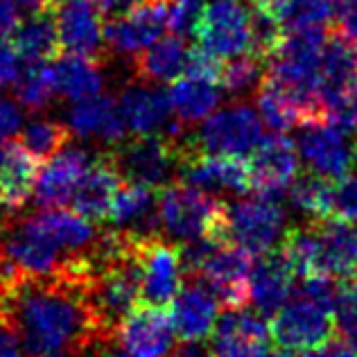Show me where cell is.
Returning a JSON list of instances; mask_svg holds the SVG:
<instances>
[{"label": "cell", "mask_w": 357, "mask_h": 357, "mask_svg": "<svg viewBox=\"0 0 357 357\" xmlns=\"http://www.w3.org/2000/svg\"><path fill=\"white\" fill-rule=\"evenodd\" d=\"M23 357H77L105 337L86 294V265L48 278H21L5 303Z\"/></svg>", "instance_id": "cell-1"}, {"label": "cell", "mask_w": 357, "mask_h": 357, "mask_svg": "<svg viewBox=\"0 0 357 357\" xmlns=\"http://www.w3.org/2000/svg\"><path fill=\"white\" fill-rule=\"evenodd\" d=\"M337 285L328 276L303 278L301 289L271 317L269 333L285 351H312L335 331Z\"/></svg>", "instance_id": "cell-2"}, {"label": "cell", "mask_w": 357, "mask_h": 357, "mask_svg": "<svg viewBox=\"0 0 357 357\" xmlns=\"http://www.w3.org/2000/svg\"><path fill=\"white\" fill-rule=\"evenodd\" d=\"M86 294L91 310L102 335H114L116 326L140 301V269L136 249L105 262L86 260Z\"/></svg>", "instance_id": "cell-3"}, {"label": "cell", "mask_w": 357, "mask_h": 357, "mask_svg": "<svg viewBox=\"0 0 357 357\" xmlns=\"http://www.w3.org/2000/svg\"><path fill=\"white\" fill-rule=\"evenodd\" d=\"M188 152H190L188 136H134L125 143L122 140L116 143L107 158L116 167V172L129 183L158 190L178 178V170H181Z\"/></svg>", "instance_id": "cell-4"}, {"label": "cell", "mask_w": 357, "mask_h": 357, "mask_svg": "<svg viewBox=\"0 0 357 357\" xmlns=\"http://www.w3.org/2000/svg\"><path fill=\"white\" fill-rule=\"evenodd\" d=\"M224 202L185 181H172L158 195V222L161 231L174 242H192L199 238L222 240Z\"/></svg>", "instance_id": "cell-5"}, {"label": "cell", "mask_w": 357, "mask_h": 357, "mask_svg": "<svg viewBox=\"0 0 357 357\" xmlns=\"http://www.w3.org/2000/svg\"><path fill=\"white\" fill-rule=\"evenodd\" d=\"M222 240L238 244L251 256L280 247L287 233V215L276 197L258 195L253 199L227 204L222 213Z\"/></svg>", "instance_id": "cell-6"}, {"label": "cell", "mask_w": 357, "mask_h": 357, "mask_svg": "<svg viewBox=\"0 0 357 357\" xmlns=\"http://www.w3.org/2000/svg\"><path fill=\"white\" fill-rule=\"evenodd\" d=\"M262 138V120L258 111L244 100L233 102L204 120L195 136H188V147L197 154L249 156Z\"/></svg>", "instance_id": "cell-7"}, {"label": "cell", "mask_w": 357, "mask_h": 357, "mask_svg": "<svg viewBox=\"0 0 357 357\" xmlns=\"http://www.w3.org/2000/svg\"><path fill=\"white\" fill-rule=\"evenodd\" d=\"M197 45L227 59L249 50L251 12L238 0H213L204 5L195 27Z\"/></svg>", "instance_id": "cell-8"}, {"label": "cell", "mask_w": 357, "mask_h": 357, "mask_svg": "<svg viewBox=\"0 0 357 357\" xmlns=\"http://www.w3.org/2000/svg\"><path fill=\"white\" fill-rule=\"evenodd\" d=\"M253 256L227 240H215L204 256L195 278L227 303V307H244L249 303V274Z\"/></svg>", "instance_id": "cell-9"}, {"label": "cell", "mask_w": 357, "mask_h": 357, "mask_svg": "<svg viewBox=\"0 0 357 357\" xmlns=\"http://www.w3.org/2000/svg\"><path fill=\"white\" fill-rule=\"evenodd\" d=\"M170 0H136L102 27L105 45L116 54L136 57L165 30Z\"/></svg>", "instance_id": "cell-10"}, {"label": "cell", "mask_w": 357, "mask_h": 357, "mask_svg": "<svg viewBox=\"0 0 357 357\" xmlns=\"http://www.w3.org/2000/svg\"><path fill=\"white\" fill-rule=\"evenodd\" d=\"M118 109L127 131H131L134 136H185V127L178 125L172 116L167 93L154 89V84L140 79L127 84L120 93Z\"/></svg>", "instance_id": "cell-11"}, {"label": "cell", "mask_w": 357, "mask_h": 357, "mask_svg": "<svg viewBox=\"0 0 357 357\" xmlns=\"http://www.w3.org/2000/svg\"><path fill=\"white\" fill-rule=\"evenodd\" d=\"M140 269V298L147 305L165 307L172 303L183 285V262L178 247L165 242L161 236L149 238L136 247Z\"/></svg>", "instance_id": "cell-12"}, {"label": "cell", "mask_w": 357, "mask_h": 357, "mask_svg": "<svg viewBox=\"0 0 357 357\" xmlns=\"http://www.w3.org/2000/svg\"><path fill=\"white\" fill-rule=\"evenodd\" d=\"M269 326L258 312L227 307L211 331V357H265L269 353Z\"/></svg>", "instance_id": "cell-13"}, {"label": "cell", "mask_w": 357, "mask_h": 357, "mask_svg": "<svg viewBox=\"0 0 357 357\" xmlns=\"http://www.w3.org/2000/svg\"><path fill=\"white\" fill-rule=\"evenodd\" d=\"M298 161H303L310 174L326 181H337L351 172L353 154L346 145L344 134L326 120H310L301 125L296 138Z\"/></svg>", "instance_id": "cell-14"}, {"label": "cell", "mask_w": 357, "mask_h": 357, "mask_svg": "<svg viewBox=\"0 0 357 357\" xmlns=\"http://www.w3.org/2000/svg\"><path fill=\"white\" fill-rule=\"evenodd\" d=\"M170 312L158 305H136L114 331V340L131 357H167L174 346Z\"/></svg>", "instance_id": "cell-15"}, {"label": "cell", "mask_w": 357, "mask_h": 357, "mask_svg": "<svg viewBox=\"0 0 357 357\" xmlns=\"http://www.w3.org/2000/svg\"><path fill=\"white\" fill-rule=\"evenodd\" d=\"M251 188L260 195L278 197L298 176V152L296 145L285 134H271L260 138V143L251 152L249 161Z\"/></svg>", "instance_id": "cell-16"}, {"label": "cell", "mask_w": 357, "mask_h": 357, "mask_svg": "<svg viewBox=\"0 0 357 357\" xmlns=\"http://www.w3.org/2000/svg\"><path fill=\"white\" fill-rule=\"evenodd\" d=\"M357 82V43L351 41L337 27L328 30L321 68H319V105L321 116L337 102L349 100L353 84Z\"/></svg>", "instance_id": "cell-17"}, {"label": "cell", "mask_w": 357, "mask_h": 357, "mask_svg": "<svg viewBox=\"0 0 357 357\" xmlns=\"http://www.w3.org/2000/svg\"><path fill=\"white\" fill-rule=\"evenodd\" d=\"M59 48L68 54L100 59L105 52V34H102V14L89 0H59L54 7Z\"/></svg>", "instance_id": "cell-18"}, {"label": "cell", "mask_w": 357, "mask_h": 357, "mask_svg": "<svg viewBox=\"0 0 357 357\" xmlns=\"http://www.w3.org/2000/svg\"><path fill=\"white\" fill-rule=\"evenodd\" d=\"M96 161L86 149L63 145L59 152H54L41 172H36L32 197L41 208H57V206L70 204L75 188L86 174L91 163Z\"/></svg>", "instance_id": "cell-19"}, {"label": "cell", "mask_w": 357, "mask_h": 357, "mask_svg": "<svg viewBox=\"0 0 357 357\" xmlns=\"http://www.w3.org/2000/svg\"><path fill=\"white\" fill-rule=\"evenodd\" d=\"M107 220L114 229L134 242H145L149 238L161 236L158 222V195L154 188L129 183L116 192Z\"/></svg>", "instance_id": "cell-20"}, {"label": "cell", "mask_w": 357, "mask_h": 357, "mask_svg": "<svg viewBox=\"0 0 357 357\" xmlns=\"http://www.w3.org/2000/svg\"><path fill=\"white\" fill-rule=\"evenodd\" d=\"M178 178L211 195H242L251 190L249 165L236 156L188 152L181 163V170H178Z\"/></svg>", "instance_id": "cell-21"}, {"label": "cell", "mask_w": 357, "mask_h": 357, "mask_svg": "<svg viewBox=\"0 0 357 357\" xmlns=\"http://www.w3.org/2000/svg\"><path fill=\"white\" fill-rule=\"evenodd\" d=\"M296 271L285 251L276 247L265 253L249 274V301L262 317H274L294 292Z\"/></svg>", "instance_id": "cell-22"}, {"label": "cell", "mask_w": 357, "mask_h": 357, "mask_svg": "<svg viewBox=\"0 0 357 357\" xmlns=\"http://www.w3.org/2000/svg\"><path fill=\"white\" fill-rule=\"evenodd\" d=\"M68 131L79 138L100 140L111 145L120 143L127 134L125 120L120 116L118 102L107 96H91L84 100H75L68 111Z\"/></svg>", "instance_id": "cell-23"}, {"label": "cell", "mask_w": 357, "mask_h": 357, "mask_svg": "<svg viewBox=\"0 0 357 357\" xmlns=\"http://www.w3.org/2000/svg\"><path fill=\"white\" fill-rule=\"evenodd\" d=\"M220 317L218 296L204 283H190L172 298V328L183 342H202L211 335Z\"/></svg>", "instance_id": "cell-24"}, {"label": "cell", "mask_w": 357, "mask_h": 357, "mask_svg": "<svg viewBox=\"0 0 357 357\" xmlns=\"http://www.w3.org/2000/svg\"><path fill=\"white\" fill-rule=\"evenodd\" d=\"M120 181L122 176L116 172L107 156L96 158L70 197L73 208L91 222L107 220L114 197L120 190Z\"/></svg>", "instance_id": "cell-25"}, {"label": "cell", "mask_w": 357, "mask_h": 357, "mask_svg": "<svg viewBox=\"0 0 357 357\" xmlns=\"http://www.w3.org/2000/svg\"><path fill=\"white\" fill-rule=\"evenodd\" d=\"M167 100H170L172 116L178 125L192 127L204 122L218 109L222 100V91L218 82L197 77V75H188V77H176L172 82Z\"/></svg>", "instance_id": "cell-26"}, {"label": "cell", "mask_w": 357, "mask_h": 357, "mask_svg": "<svg viewBox=\"0 0 357 357\" xmlns=\"http://www.w3.org/2000/svg\"><path fill=\"white\" fill-rule=\"evenodd\" d=\"M188 45L185 39L167 36V39L154 41L143 52L134 57V75L136 79L147 84H165L174 82L185 73L188 63Z\"/></svg>", "instance_id": "cell-27"}, {"label": "cell", "mask_w": 357, "mask_h": 357, "mask_svg": "<svg viewBox=\"0 0 357 357\" xmlns=\"http://www.w3.org/2000/svg\"><path fill=\"white\" fill-rule=\"evenodd\" d=\"M36 172V161L23 147L9 145L5 158L0 161V202L9 215L21 211L32 199Z\"/></svg>", "instance_id": "cell-28"}, {"label": "cell", "mask_w": 357, "mask_h": 357, "mask_svg": "<svg viewBox=\"0 0 357 357\" xmlns=\"http://www.w3.org/2000/svg\"><path fill=\"white\" fill-rule=\"evenodd\" d=\"M12 48L21 57V61H52L59 57V36L57 23H54V9L52 12H41L27 16V21H18L12 32Z\"/></svg>", "instance_id": "cell-29"}, {"label": "cell", "mask_w": 357, "mask_h": 357, "mask_svg": "<svg viewBox=\"0 0 357 357\" xmlns=\"http://www.w3.org/2000/svg\"><path fill=\"white\" fill-rule=\"evenodd\" d=\"M52 70L57 93L73 102L98 96L105 86L100 59L82 57V54H63V57H54Z\"/></svg>", "instance_id": "cell-30"}, {"label": "cell", "mask_w": 357, "mask_h": 357, "mask_svg": "<svg viewBox=\"0 0 357 357\" xmlns=\"http://www.w3.org/2000/svg\"><path fill=\"white\" fill-rule=\"evenodd\" d=\"M256 100H258V116L262 120V125L274 129L276 134H285V131L296 129L312 120L298 100H294L283 89H278L276 84L267 82L265 75H262V82L256 91Z\"/></svg>", "instance_id": "cell-31"}, {"label": "cell", "mask_w": 357, "mask_h": 357, "mask_svg": "<svg viewBox=\"0 0 357 357\" xmlns=\"http://www.w3.org/2000/svg\"><path fill=\"white\" fill-rule=\"evenodd\" d=\"M16 102L30 111H41L57 96L52 61H32L21 68L14 82Z\"/></svg>", "instance_id": "cell-32"}, {"label": "cell", "mask_w": 357, "mask_h": 357, "mask_svg": "<svg viewBox=\"0 0 357 357\" xmlns=\"http://www.w3.org/2000/svg\"><path fill=\"white\" fill-rule=\"evenodd\" d=\"M331 188L333 181H326L314 174H303L296 176L285 192L289 197V204L301 215H305L307 220H321L331 218Z\"/></svg>", "instance_id": "cell-33"}, {"label": "cell", "mask_w": 357, "mask_h": 357, "mask_svg": "<svg viewBox=\"0 0 357 357\" xmlns=\"http://www.w3.org/2000/svg\"><path fill=\"white\" fill-rule=\"evenodd\" d=\"M335 16L333 0H287L278 14V23L283 32L328 30V25L335 23Z\"/></svg>", "instance_id": "cell-34"}, {"label": "cell", "mask_w": 357, "mask_h": 357, "mask_svg": "<svg viewBox=\"0 0 357 357\" xmlns=\"http://www.w3.org/2000/svg\"><path fill=\"white\" fill-rule=\"evenodd\" d=\"M21 145L27 154H30L34 161H43V158H50L54 152L66 145L68 140V127L61 125V122L52 120V118H36L25 122L21 127Z\"/></svg>", "instance_id": "cell-35"}, {"label": "cell", "mask_w": 357, "mask_h": 357, "mask_svg": "<svg viewBox=\"0 0 357 357\" xmlns=\"http://www.w3.org/2000/svg\"><path fill=\"white\" fill-rule=\"evenodd\" d=\"M262 75H265V61H260L253 54H238L231 61L222 63L220 86L231 98L244 100L258 91Z\"/></svg>", "instance_id": "cell-36"}, {"label": "cell", "mask_w": 357, "mask_h": 357, "mask_svg": "<svg viewBox=\"0 0 357 357\" xmlns=\"http://www.w3.org/2000/svg\"><path fill=\"white\" fill-rule=\"evenodd\" d=\"M333 319L342 340L357 351V274L337 287Z\"/></svg>", "instance_id": "cell-37"}, {"label": "cell", "mask_w": 357, "mask_h": 357, "mask_svg": "<svg viewBox=\"0 0 357 357\" xmlns=\"http://www.w3.org/2000/svg\"><path fill=\"white\" fill-rule=\"evenodd\" d=\"M283 27H280L276 16L262 14L253 9L251 14V39H249V54L258 57L260 61H265L278 50L280 41H283Z\"/></svg>", "instance_id": "cell-38"}, {"label": "cell", "mask_w": 357, "mask_h": 357, "mask_svg": "<svg viewBox=\"0 0 357 357\" xmlns=\"http://www.w3.org/2000/svg\"><path fill=\"white\" fill-rule=\"evenodd\" d=\"M202 9H204V0H170L165 27L172 32V36L188 39V36L195 34Z\"/></svg>", "instance_id": "cell-39"}, {"label": "cell", "mask_w": 357, "mask_h": 357, "mask_svg": "<svg viewBox=\"0 0 357 357\" xmlns=\"http://www.w3.org/2000/svg\"><path fill=\"white\" fill-rule=\"evenodd\" d=\"M331 218L357 222V176L346 174L333 181L331 188Z\"/></svg>", "instance_id": "cell-40"}, {"label": "cell", "mask_w": 357, "mask_h": 357, "mask_svg": "<svg viewBox=\"0 0 357 357\" xmlns=\"http://www.w3.org/2000/svg\"><path fill=\"white\" fill-rule=\"evenodd\" d=\"M23 127V109L16 100L0 98V138L12 140Z\"/></svg>", "instance_id": "cell-41"}, {"label": "cell", "mask_w": 357, "mask_h": 357, "mask_svg": "<svg viewBox=\"0 0 357 357\" xmlns=\"http://www.w3.org/2000/svg\"><path fill=\"white\" fill-rule=\"evenodd\" d=\"M21 73V57L7 39H0V86L14 84Z\"/></svg>", "instance_id": "cell-42"}, {"label": "cell", "mask_w": 357, "mask_h": 357, "mask_svg": "<svg viewBox=\"0 0 357 357\" xmlns=\"http://www.w3.org/2000/svg\"><path fill=\"white\" fill-rule=\"evenodd\" d=\"M0 357H23L21 340L9 317L0 312Z\"/></svg>", "instance_id": "cell-43"}, {"label": "cell", "mask_w": 357, "mask_h": 357, "mask_svg": "<svg viewBox=\"0 0 357 357\" xmlns=\"http://www.w3.org/2000/svg\"><path fill=\"white\" fill-rule=\"evenodd\" d=\"M335 27L357 43V0H344L340 14L335 16Z\"/></svg>", "instance_id": "cell-44"}, {"label": "cell", "mask_w": 357, "mask_h": 357, "mask_svg": "<svg viewBox=\"0 0 357 357\" xmlns=\"http://www.w3.org/2000/svg\"><path fill=\"white\" fill-rule=\"evenodd\" d=\"M305 357H357V351L349 346L344 340H326L317 349L307 351Z\"/></svg>", "instance_id": "cell-45"}, {"label": "cell", "mask_w": 357, "mask_h": 357, "mask_svg": "<svg viewBox=\"0 0 357 357\" xmlns=\"http://www.w3.org/2000/svg\"><path fill=\"white\" fill-rule=\"evenodd\" d=\"M21 21V9L16 0H0V39H7Z\"/></svg>", "instance_id": "cell-46"}, {"label": "cell", "mask_w": 357, "mask_h": 357, "mask_svg": "<svg viewBox=\"0 0 357 357\" xmlns=\"http://www.w3.org/2000/svg\"><path fill=\"white\" fill-rule=\"evenodd\" d=\"M91 351L96 353V357H131L122 346L114 340V335H105L100 340L93 342Z\"/></svg>", "instance_id": "cell-47"}, {"label": "cell", "mask_w": 357, "mask_h": 357, "mask_svg": "<svg viewBox=\"0 0 357 357\" xmlns=\"http://www.w3.org/2000/svg\"><path fill=\"white\" fill-rule=\"evenodd\" d=\"M167 357H211V351L202 342H183L178 346H172Z\"/></svg>", "instance_id": "cell-48"}, {"label": "cell", "mask_w": 357, "mask_h": 357, "mask_svg": "<svg viewBox=\"0 0 357 357\" xmlns=\"http://www.w3.org/2000/svg\"><path fill=\"white\" fill-rule=\"evenodd\" d=\"M59 0H16L18 9L23 14L32 16V14H41V12H52L57 7Z\"/></svg>", "instance_id": "cell-49"}, {"label": "cell", "mask_w": 357, "mask_h": 357, "mask_svg": "<svg viewBox=\"0 0 357 357\" xmlns=\"http://www.w3.org/2000/svg\"><path fill=\"white\" fill-rule=\"evenodd\" d=\"M89 3L98 9L100 14H111V12H122L136 0H89Z\"/></svg>", "instance_id": "cell-50"}, {"label": "cell", "mask_w": 357, "mask_h": 357, "mask_svg": "<svg viewBox=\"0 0 357 357\" xmlns=\"http://www.w3.org/2000/svg\"><path fill=\"white\" fill-rule=\"evenodd\" d=\"M285 5H287V0H251V7L256 9V12L276 16V18H278L280 12H283Z\"/></svg>", "instance_id": "cell-51"}, {"label": "cell", "mask_w": 357, "mask_h": 357, "mask_svg": "<svg viewBox=\"0 0 357 357\" xmlns=\"http://www.w3.org/2000/svg\"><path fill=\"white\" fill-rule=\"evenodd\" d=\"M265 357H296V355H294V351H285L283 349V351H276V353H267Z\"/></svg>", "instance_id": "cell-52"}, {"label": "cell", "mask_w": 357, "mask_h": 357, "mask_svg": "<svg viewBox=\"0 0 357 357\" xmlns=\"http://www.w3.org/2000/svg\"><path fill=\"white\" fill-rule=\"evenodd\" d=\"M351 105H353L355 116H357V82L353 84V89H351Z\"/></svg>", "instance_id": "cell-53"}, {"label": "cell", "mask_w": 357, "mask_h": 357, "mask_svg": "<svg viewBox=\"0 0 357 357\" xmlns=\"http://www.w3.org/2000/svg\"><path fill=\"white\" fill-rule=\"evenodd\" d=\"M351 154H353V163L357 165V140H355V145H353V149H351Z\"/></svg>", "instance_id": "cell-54"}, {"label": "cell", "mask_w": 357, "mask_h": 357, "mask_svg": "<svg viewBox=\"0 0 357 357\" xmlns=\"http://www.w3.org/2000/svg\"><path fill=\"white\" fill-rule=\"evenodd\" d=\"M77 357H96V353H93V351H86V353H82V355H77Z\"/></svg>", "instance_id": "cell-55"}, {"label": "cell", "mask_w": 357, "mask_h": 357, "mask_svg": "<svg viewBox=\"0 0 357 357\" xmlns=\"http://www.w3.org/2000/svg\"><path fill=\"white\" fill-rule=\"evenodd\" d=\"M337 3H344V0H337Z\"/></svg>", "instance_id": "cell-56"}]
</instances>
